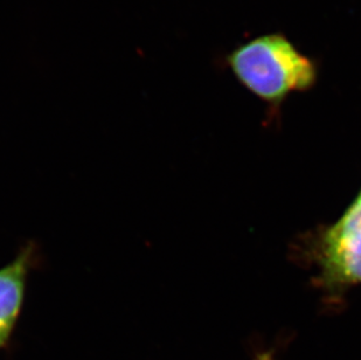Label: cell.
<instances>
[{
    "instance_id": "cell-1",
    "label": "cell",
    "mask_w": 361,
    "mask_h": 360,
    "mask_svg": "<svg viewBox=\"0 0 361 360\" xmlns=\"http://www.w3.org/2000/svg\"><path fill=\"white\" fill-rule=\"evenodd\" d=\"M229 66L245 88L269 102L311 88L317 78L314 62L288 39L264 35L249 41L228 56Z\"/></svg>"
},
{
    "instance_id": "cell-2",
    "label": "cell",
    "mask_w": 361,
    "mask_h": 360,
    "mask_svg": "<svg viewBox=\"0 0 361 360\" xmlns=\"http://www.w3.org/2000/svg\"><path fill=\"white\" fill-rule=\"evenodd\" d=\"M35 256V247L30 246L0 269V347L10 340L20 315Z\"/></svg>"
},
{
    "instance_id": "cell-3",
    "label": "cell",
    "mask_w": 361,
    "mask_h": 360,
    "mask_svg": "<svg viewBox=\"0 0 361 360\" xmlns=\"http://www.w3.org/2000/svg\"><path fill=\"white\" fill-rule=\"evenodd\" d=\"M324 256L361 258V197L327 233Z\"/></svg>"
},
{
    "instance_id": "cell-4",
    "label": "cell",
    "mask_w": 361,
    "mask_h": 360,
    "mask_svg": "<svg viewBox=\"0 0 361 360\" xmlns=\"http://www.w3.org/2000/svg\"><path fill=\"white\" fill-rule=\"evenodd\" d=\"M326 274L338 283L361 282V258L344 256H324Z\"/></svg>"
},
{
    "instance_id": "cell-5",
    "label": "cell",
    "mask_w": 361,
    "mask_h": 360,
    "mask_svg": "<svg viewBox=\"0 0 361 360\" xmlns=\"http://www.w3.org/2000/svg\"><path fill=\"white\" fill-rule=\"evenodd\" d=\"M255 360H273V357L269 352H266V354H259V357L255 358Z\"/></svg>"
},
{
    "instance_id": "cell-6",
    "label": "cell",
    "mask_w": 361,
    "mask_h": 360,
    "mask_svg": "<svg viewBox=\"0 0 361 360\" xmlns=\"http://www.w3.org/2000/svg\"><path fill=\"white\" fill-rule=\"evenodd\" d=\"M360 197H361V196H360Z\"/></svg>"
}]
</instances>
